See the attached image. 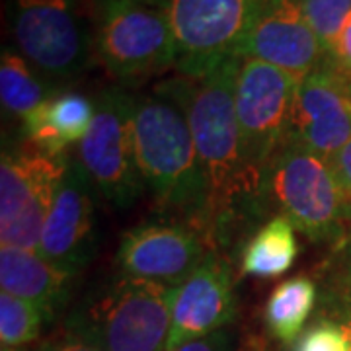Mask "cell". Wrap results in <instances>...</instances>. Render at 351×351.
Instances as JSON below:
<instances>
[{"mask_svg": "<svg viewBox=\"0 0 351 351\" xmlns=\"http://www.w3.org/2000/svg\"><path fill=\"white\" fill-rule=\"evenodd\" d=\"M242 59H228L199 80L184 78L166 86L182 101L209 193V248H226L240 223L260 219V182L244 160L237 80Z\"/></svg>", "mask_w": 351, "mask_h": 351, "instance_id": "obj_1", "label": "cell"}, {"mask_svg": "<svg viewBox=\"0 0 351 351\" xmlns=\"http://www.w3.org/2000/svg\"><path fill=\"white\" fill-rule=\"evenodd\" d=\"M133 127L141 178L151 189L156 211L207 242V182L182 101L166 84L152 96L135 98Z\"/></svg>", "mask_w": 351, "mask_h": 351, "instance_id": "obj_2", "label": "cell"}, {"mask_svg": "<svg viewBox=\"0 0 351 351\" xmlns=\"http://www.w3.org/2000/svg\"><path fill=\"white\" fill-rule=\"evenodd\" d=\"M260 201L263 213L274 209L313 242L334 244L351 226V203L330 160L293 141L263 170Z\"/></svg>", "mask_w": 351, "mask_h": 351, "instance_id": "obj_3", "label": "cell"}, {"mask_svg": "<svg viewBox=\"0 0 351 351\" xmlns=\"http://www.w3.org/2000/svg\"><path fill=\"white\" fill-rule=\"evenodd\" d=\"M174 287L117 276L66 320V334L101 351H166Z\"/></svg>", "mask_w": 351, "mask_h": 351, "instance_id": "obj_4", "label": "cell"}, {"mask_svg": "<svg viewBox=\"0 0 351 351\" xmlns=\"http://www.w3.org/2000/svg\"><path fill=\"white\" fill-rule=\"evenodd\" d=\"M96 53L119 80L160 75L176 64L172 27L164 4L145 0H108L100 10Z\"/></svg>", "mask_w": 351, "mask_h": 351, "instance_id": "obj_5", "label": "cell"}, {"mask_svg": "<svg viewBox=\"0 0 351 351\" xmlns=\"http://www.w3.org/2000/svg\"><path fill=\"white\" fill-rule=\"evenodd\" d=\"M260 4L262 0H168L176 69L186 78L199 80L240 57Z\"/></svg>", "mask_w": 351, "mask_h": 351, "instance_id": "obj_6", "label": "cell"}, {"mask_svg": "<svg viewBox=\"0 0 351 351\" xmlns=\"http://www.w3.org/2000/svg\"><path fill=\"white\" fill-rule=\"evenodd\" d=\"M69 160L39 149L29 138L2 151L0 160V242L38 252L57 188Z\"/></svg>", "mask_w": 351, "mask_h": 351, "instance_id": "obj_7", "label": "cell"}, {"mask_svg": "<svg viewBox=\"0 0 351 351\" xmlns=\"http://www.w3.org/2000/svg\"><path fill=\"white\" fill-rule=\"evenodd\" d=\"M133 110L135 98L125 90L101 92L78 151L92 184L117 209H131L145 189L137 162Z\"/></svg>", "mask_w": 351, "mask_h": 351, "instance_id": "obj_8", "label": "cell"}, {"mask_svg": "<svg viewBox=\"0 0 351 351\" xmlns=\"http://www.w3.org/2000/svg\"><path fill=\"white\" fill-rule=\"evenodd\" d=\"M299 82L274 64L242 59L237 80V117L244 160L260 184L263 170L287 137Z\"/></svg>", "mask_w": 351, "mask_h": 351, "instance_id": "obj_9", "label": "cell"}, {"mask_svg": "<svg viewBox=\"0 0 351 351\" xmlns=\"http://www.w3.org/2000/svg\"><path fill=\"white\" fill-rule=\"evenodd\" d=\"M94 191L80 160H69L38 248L45 262L69 277L78 276L98 252Z\"/></svg>", "mask_w": 351, "mask_h": 351, "instance_id": "obj_10", "label": "cell"}, {"mask_svg": "<svg viewBox=\"0 0 351 351\" xmlns=\"http://www.w3.org/2000/svg\"><path fill=\"white\" fill-rule=\"evenodd\" d=\"M14 38L27 61L51 76L78 75L88 38L71 0H16Z\"/></svg>", "mask_w": 351, "mask_h": 351, "instance_id": "obj_11", "label": "cell"}, {"mask_svg": "<svg viewBox=\"0 0 351 351\" xmlns=\"http://www.w3.org/2000/svg\"><path fill=\"white\" fill-rule=\"evenodd\" d=\"M351 138V82L322 63L295 94L285 141L332 160Z\"/></svg>", "mask_w": 351, "mask_h": 351, "instance_id": "obj_12", "label": "cell"}, {"mask_svg": "<svg viewBox=\"0 0 351 351\" xmlns=\"http://www.w3.org/2000/svg\"><path fill=\"white\" fill-rule=\"evenodd\" d=\"M209 244L195 230L174 223L129 228L115 254L119 276L178 287L209 256Z\"/></svg>", "mask_w": 351, "mask_h": 351, "instance_id": "obj_13", "label": "cell"}, {"mask_svg": "<svg viewBox=\"0 0 351 351\" xmlns=\"http://www.w3.org/2000/svg\"><path fill=\"white\" fill-rule=\"evenodd\" d=\"M240 57L260 59L302 80L324 63L326 49L308 24L301 0H262Z\"/></svg>", "mask_w": 351, "mask_h": 351, "instance_id": "obj_14", "label": "cell"}, {"mask_svg": "<svg viewBox=\"0 0 351 351\" xmlns=\"http://www.w3.org/2000/svg\"><path fill=\"white\" fill-rule=\"evenodd\" d=\"M237 316V295L230 267L217 252H209L199 267L174 287L172 324L166 351L226 328Z\"/></svg>", "mask_w": 351, "mask_h": 351, "instance_id": "obj_15", "label": "cell"}, {"mask_svg": "<svg viewBox=\"0 0 351 351\" xmlns=\"http://www.w3.org/2000/svg\"><path fill=\"white\" fill-rule=\"evenodd\" d=\"M73 277L55 269L38 252L0 248V287L2 293L38 304L51 318L69 297V283Z\"/></svg>", "mask_w": 351, "mask_h": 351, "instance_id": "obj_16", "label": "cell"}, {"mask_svg": "<svg viewBox=\"0 0 351 351\" xmlns=\"http://www.w3.org/2000/svg\"><path fill=\"white\" fill-rule=\"evenodd\" d=\"M96 106L76 94L64 92L59 96H49L34 112L22 119L25 137L36 143L39 149L53 156H64V151L82 143L92 125Z\"/></svg>", "mask_w": 351, "mask_h": 351, "instance_id": "obj_17", "label": "cell"}, {"mask_svg": "<svg viewBox=\"0 0 351 351\" xmlns=\"http://www.w3.org/2000/svg\"><path fill=\"white\" fill-rule=\"evenodd\" d=\"M299 244L295 237V226L285 217L274 215L260 226L244 248L240 258V269L244 276L277 277L285 274L295 263Z\"/></svg>", "mask_w": 351, "mask_h": 351, "instance_id": "obj_18", "label": "cell"}, {"mask_svg": "<svg viewBox=\"0 0 351 351\" xmlns=\"http://www.w3.org/2000/svg\"><path fill=\"white\" fill-rule=\"evenodd\" d=\"M318 297V283L313 277L297 276L281 281L265 304V326L269 334L283 343H295L313 314Z\"/></svg>", "mask_w": 351, "mask_h": 351, "instance_id": "obj_19", "label": "cell"}, {"mask_svg": "<svg viewBox=\"0 0 351 351\" xmlns=\"http://www.w3.org/2000/svg\"><path fill=\"white\" fill-rule=\"evenodd\" d=\"M316 283L320 291L318 316L334 320L351 339V226L318 265Z\"/></svg>", "mask_w": 351, "mask_h": 351, "instance_id": "obj_20", "label": "cell"}, {"mask_svg": "<svg viewBox=\"0 0 351 351\" xmlns=\"http://www.w3.org/2000/svg\"><path fill=\"white\" fill-rule=\"evenodd\" d=\"M47 98L45 88L32 75L24 57L14 51H4L0 61V100L4 112L24 119Z\"/></svg>", "mask_w": 351, "mask_h": 351, "instance_id": "obj_21", "label": "cell"}, {"mask_svg": "<svg viewBox=\"0 0 351 351\" xmlns=\"http://www.w3.org/2000/svg\"><path fill=\"white\" fill-rule=\"evenodd\" d=\"M47 314L34 302L0 293V343L2 350H16L38 338Z\"/></svg>", "mask_w": 351, "mask_h": 351, "instance_id": "obj_22", "label": "cell"}, {"mask_svg": "<svg viewBox=\"0 0 351 351\" xmlns=\"http://www.w3.org/2000/svg\"><path fill=\"white\" fill-rule=\"evenodd\" d=\"M304 16L324 49L332 47L341 25L351 14V0H301Z\"/></svg>", "mask_w": 351, "mask_h": 351, "instance_id": "obj_23", "label": "cell"}, {"mask_svg": "<svg viewBox=\"0 0 351 351\" xmlns=\"http://www.w3.org/2000/svg\"><path fill=\"white\" fill-rule=\"evenodd\" d=\"M293 351H351V339L334 320L318 316L295 341Z\"/></svg>", "mask_w": 351, "mask_h": 351, "instance_id": "obj_24", "label": "cell"}, {"mask_svg": "<svg viewBox=\"0 0 351 351\" xmlns=\"http://www.w3.org/2000/svg\"><path fill=\"white\" fill-rule=\"evenodd\" d=\"M324 63L330 64L336 73L346 76L351 82V14L348 16L346 24L341 25L332 47L328 49Z\"/></svg>", "mask_w": 351, "mask_h": 351, "instance_id": "obj_25", "label": "cell"}, {"mask_svg": "<svg viewBox=\"0 0 351 351\" xmlns=\"http://www.w3.org/2000/svg\"><path fill=\"white\" fill-rule=\"evenodd\" d=\"M176 351H234V334L223 328L213 334L191 339Z\"/></svg>", "mask_w": 351, "mask_h": 351, "instance_id": "obj_26", "label": "cell"}, {"mask_svg": "<svg viewBox=\"0 0 351 351\" xmlns=\"http://www.w3.org/2000/svg\"><path fill=\"white\" fill-rule=\"evenodd\" d=\"M330 164H332V168L336 172V178H338L339 186L343 189L346 197L351 203V138L350 143L330 160Z\"/></svg>", "mask_w": 351, "mask_h": 351, "instance_id": "obj_27", "label": "cell"}, {"mask_svg": "<svg viewBox=\"0 0 351 351\" xmlns=\"http://www.w3.org/2000/svg\"><path fill=\"white\" fill-rule=\"evenodd\" d=\"M41 351H101L100 348L88 343L84 339L76 338V336H71V334H64V338L55 339V341H49L43 346Z\"/></svg>", "mask_w": 351, "mask_h": 351, "instance_id": "obj_28", "label": "cell"}, {"mask_svg": "<svg viewBox=\"0 0 351 351\" xmlns=\"http://www.w3.org/2000/svg\"><path fill=\"white\" fill-rule=\"evenodd\" d=\"M239 351H265V346L262 343V339L250 338Z\"/></svg>", "mask_w": 351, "mask_h": 351, "instance_id": "obj_29", "label": "cell"}, {"mask_svg": "<svg viewBox=\"0 0 351 351\" xmlns=\"http://www.w3.org/2000/svg\"><path fill=\"white\" fill-rule=\"evenodd\" d=\"M145 2H152V4H168V0H145Z\"/></svg>", "mask_w": 351, "mask_h": 351, "instance_id": "obj_30", "label": "cell"}, {"mask_svg": "<svg viewBox=\"0 0 351 351\" xmlns=\"http://www.w3.org/2000/svg\"><path fill=\"white\" fill-rule=\"evenodd\" d=\"M94 2H96V6H98V10H100L101 6H104V4H106L108 0H94Z\"/></svg>", "mask_w": 351, "mask_h": 351, "instance_id": "obj_31", "label": "cell"}, {"mask_svg": "<svg viewBox=\"0 0 351 351\" xmlns=\"http://www.w3.org/2000/svg\"><path fill=\"white\" fill-rule=\"evenodd\" d=\"M2 351H18V350H2Z\"/></svg>", "mask_w": 351, "mask_h": 351, "instance_id": "obj_32", "label": "cell"}]
</instances>
